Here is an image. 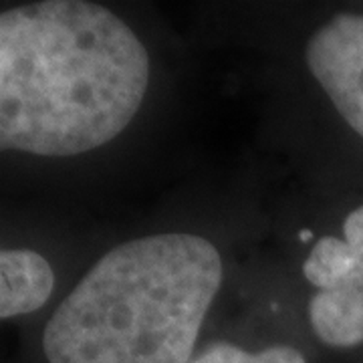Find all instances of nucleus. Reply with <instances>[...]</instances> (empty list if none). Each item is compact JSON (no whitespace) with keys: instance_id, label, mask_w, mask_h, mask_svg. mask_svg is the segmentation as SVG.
<instances>
[{"instance_id":"nucleus-1","label":"nucleus","mask_w":363,"mask_h":363,"mask_svg":"<svg viewBox=\"0 0 363 363\" xmlns=\"http://www.w3.org/2000/svg\"><path fill=\"white\" fill-rule=\"evenodd\" d=\"M150 83L143 43L83 0L0 13V152L65 157L116 140Z\"/></svg>"},{"instance_id":"nucleus-2","label":"nucleus","mask_w":363,"mask_h":363,"mask_svg":"<svg viewBox=\"0 0 363 363\" xmlns=\"http://www.w3.org/2000/svg\"><path fill=\"white\" fill-rule=\"evenodd\" d=\"M220 283V255L202 236L119 245L52 313L45 355L49 363H190Z\"/></svg>"},{"instance_id":"nucleus-3","label":"nucleus","mask_w":363,"mask_h":363,"mask_svg":"<svg viewBox=\"0 0 363 363\" xmlns=\"http://www.w3.org/2000/svg\"><path fill=\"white\" fill-rule=\"evenodd\" d=\"M307 65L339 116L363 138V14L339 13L315 30Z\"/></svg>"},{"instance_id":"nucleus-4","label":"nucleus","mask_w":363,"mask_h":363,"mask_svg":"<svg viewBox=\"0 0 363 363\" xmlns=\"http://www.w3.org/2000/svg\"><path fill=\"white\" fill-rule=\"evenodd\" d=\"M343 234L355 255V267L339 285L319 291L309 303L313 331L331 347L363 343V206L345 218Z\"/></svg>"},{"instance_id":"nucleus-5","label":"nucleus","mask_w":363,"mask_h":363,"mask_svg":"<svg viewBox=\"0 0 363 363\" xmlns=\"http://www.w3.org/2000/svg\"><path fill=\"white\" fill-rule=\"evenodd\" d=\"M55 289L49 260L35 250L0 248V319L39 311Z\"/></svg>"},{"instance_id":"nucleus-6","label":"nucleus","mask_w":363,"mask_h":363,"mask_svg":"<svg viewBox=\"0 0 363 363\" xmlns=\"http://www.w3.org/2000/svg\"><path fill=\"white\" fill-rule=\"evenodd\" d=\"M355 267V255L345 242V238L323 236L311 248L303 264L307 281L319 291H329L339 285Z\"/></svg>"},{"instance_id":"nucleus-7","label":"nucleus","mask_w":363,"mask_h":363,"mask_svg":"<svg viewBox=\"0 0 363 363\" xmlns=\"http://www.w3.org/2000/svg\"><path fill=\"white\" fill-rule=\"evenodd\" d=\"M190 363H307L303 353L289 345H272L259 353L236 347L233 343L218 341L208 345L202 353H198Z\"/></svg>"},{"instance_id":"nucleus-8","label":"nucleus","mask_w":363,"mask_h":363,"mask_svg":"<svg viewBox=\"0 0 363 363\" xmlns=\"http://www.w3.org/2000/svg\"><path fill=\"white\" fill-rule=\"evenodd\" d=\"M298 238H301V242H307V240H311L313 238V233L311 230H301V236H298Z\"/></svg>"}]
</instances>
